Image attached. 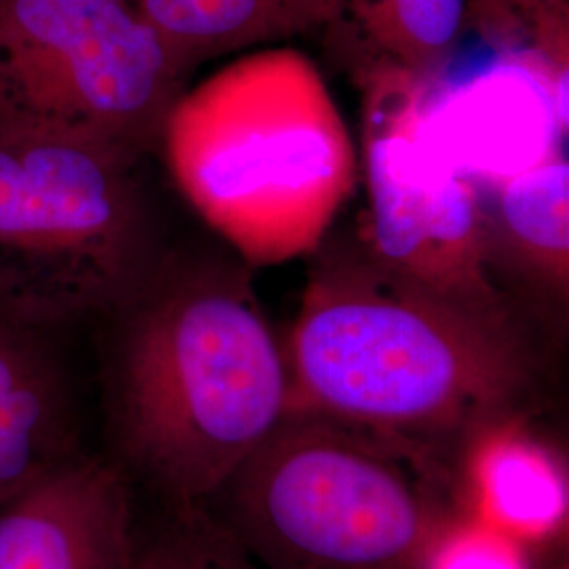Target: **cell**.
I'll use <instances>...</instances> for the list:
<instances>
[{
  "instance_id": "6da1fadb",
  "label": "cell",
  "mask_w": 569,
  "mask_h": 569,
  "mask_svg": "<svg viewBox=\"0 0 569 569\" xmlns=\"http://www.w3.org/2000/svg\"><path fill=\"white\" fill-rule=\"evenodd\" d=\"M283 352L289 409L428 451L515 418L531 382L507 308L416 283L363 244L312 268Z\"/></svg>"
},
{
  "instance_id": "7a4b0ae2",
  "label": "cell",
  "mask_w": 569,
  "mask_h": 569,
  "mask_svg": "<svg viewBox=\"0 0 569 569\" xmlns=\"http://www.w3.org/2000/svg\"><path fill=\"white\" fill-rule=\"evenodd\" d=\"M114 310L117 443L173 510L201 509L289 413L283 346L244 268L148 272Z\"/></svg>"
},
{
  "instance_id": "3957f363",
  "label": "cell",
  "mask_w": 569,
  "mask_h": 569,
  "mask_svg": "<svg viewBox=\"0 0 569 569\" xmlns=\"http://www.w3.org/2000/svg\"><path fill=\"white\" fill-rule=\"evenodd\" d=\"M159 142L183 199L249 268L317 253L361 180L323 74L283 44L183 89Z\"/></svg>"
},
{
  "instance_id": "277c9868",
  "label": "cell",
  "mask_w": 569,
  "mask_h": 569,
  "mask_svg": "<svg viewBox=\"0 0 569 569\" xmlns=\"http://www.w3.org/2000/svg\"><path fill=\"white\" fill-rule=\"evenodd\" d=\"M201 509L262 569H422L456 517L428 449L306 409Z\"/></svg>"
},
{
  "instance_id": "5b68a950",
  "label": "cell",
  "mask_w": 569,
  "mask_h": 569,
  "mask_svg": "<svg viewBox=\"0 0 569 569\" xmlns=\"http://www.w3.org/2000/svg\"><path fill=\"white\" fill-rule=\"evenodd\" d=\"M136 163L98 143L0 133V312L49 329L114 310L148 274Z\"/></svg>"
},
{
  "instance_id": "8992f818",
  "label": "cell",
  "mask_w": 569,
  "mask_h": 569,
  "mask_svg": "<svg viewBox=\"0 0 569 569\" xmlns=\"http://www.w3.org/2000/svg\"><path fill=\"white\" fill-rule=\"evenodd\" d=\"M186 79L133 0H0V133L140 159Z\"/></svg>"
},
{
  "instance_id": "52a82bcc",
  "label": "cell",
  "mask_w": 569,
  "mask_h": 569,
  "mask_svg": "<svg viewBox=\"0 0 569 569\" xmlns=\"http://www.w3.org/2000/svg\"><path fill=\"white\" fill-rule=\"evenodd\" d=\"M363 77V247L380 264L439 293L507 308L489 277L488 216L477 182L425 136L427 77L376 58Z\"/></svg>"
},
{
  "instance_id": "ba28073f",
  "label": "cell",
  "mask_w": 569,
  "mask_h": 569,
  "mask_svg": "<svg viewBox=\"0 0 569 569\" xmlns=\"http://www.w3.org/2000/svg\"><path fill=\"white\" fill-rule=\"evenodd\" d=\"M422 129L468 178L500 183L559 154L568 133V63L536 49L491 66L481 77L425 100Z\"/></svg>"
},
{
  "instance_id": "9c48e42d",
  "label": "cell",
  "mask_w": 569,
  "mask_h": 569,
  "mask_svg": "<svg viewBox=\"0 0 569 569\" xmlns=\"http://www.w3.org/2000/svg\"><path fill=\"white\" fill-rule=\"evenodd\" d=\"M133 545L121 472L81 451L0 505V569H129Z\"/></svg>"
},
{
  "instance_id": "30bf717a",
  "label": "cell",
  "mask_w": 569,
  "mask_h": 569,
  "mask_svg": "<svg viewBox=\"0 0 569 569\" xmlns=\"http://www.w3.org/2000/svg\"><path fill=\"white\" fill-rule=\"evenodd\" d=\"M72 453L68 387L42 329L0 312V505Z\"/></svg>"
},
{
  "instance_id": "8fae6325",
  "label": "cell",
  "mask_w": 569,
  "mask_h": 569,
  "mask_svg": "<svg viewBox=\"0 0 569 569\" xmlns=\"http://www.w3.org/2000/svg\"><path fill=\"white\" fill-rule=\"evenodd\" d=\"M515 418L468 439L472 515L521 542L547 540L568 521L566 468Z\"/></svg>"
},
{
  "instance_id": "7c38bea8",
  "label": "cell",
  "mask_w": 569,
  "mask_h": 569,
  "mask_svg": "<svg viewBox=\"0 0 569 569\" xmlns=\"http://www.w3.org/2000/svg\"><path fill=\"white\" fill-rule=\"evenodd\" d=\"M190 74L199 63L268 47L336 18L333 0H133Z\"/></svg>"
},
{
  "instance_id": "4fadbf2b",
  "label": "cell",
  "mask_w": 569,
  "mask_h": 569,
  "mask_svg": "<svg viewBox=\"0 0 569 569\" xmlns=\"http://www.w3.org/2000/svg\"><path fill=\"white\" fill-rule=\"evenodd\" d=\"M331 26H348L367 58L430 77L453 56L470 20V0H333Z\"/></svg>"
},
{
  "instance_id": "5bb4252c",
  "label": "cell",
  "mask_w": 569,
  "mask_h": 569,
  "mask_svg": "<svg viewBox=\"0 0 569 569\" xmlns=\"http://www.w3.org/2000/svg\"><path fill=\"white\" fill-rule=\"evenodd\" d=\"M498 220L529 270L557 291L569 281V163L559 152L496 183Z\"/></svg>"
},
{
  "instance_id": "9a60e30c",
  "label": "cell",
  "mask_w": 569,
  "mask_h": 569,
  "mask_svg": "<svg viewBox=\"0 0 569 569\" xmlns=\"http://www.w3.org/2000/svg\"><path fill=\"white\" fill-rule=\"evenodd\" d=\"M173 512L157 538L133 545L129 569H262L207 510Z\"/></svg>"
},
{
  "instance_id": "2e32d148",
  "label": "cell",
  "mask_w": 569,
  "mask_h": 569,
  "mask_svg": "<svg viewBox=\"0 0 569 569\" xmlns=\"http://www.w3.org/2000/svg\"><path fill=\"white\" fill-rule=\"evenodd\" d=\"M422 569H529V561L521 540L470 512L437 536Z\"/></svg>"
},
{
  "instance_id": "e0dca14e",
  "label": "cell",
  "mask_w": 569,
  "mask_h": 569,
  "mask_svg": "<svg viewBox=\"0 0 569 569\" xmlns=\"http://www.w3.org/2000/svg\"><path fill=\"white\" fill-rule=\"evenodd\" d=\"M481 9L486 23L496 30H507L512 23L526 26L531 32V13L528 0H470V16L475 9Z\"/></svg>"
},
{
  "instance_id": "ac0fdd59",
  "label": "cell",
  "mask_w": 569,
  "mask_h": 569,
  "mask_svg": "<svg viewBox=\"0 0 569 569\" xmlns=\"http://www.w3.org/2000/svg\"><path fill=\"white\" fill-rule=\"evenodd\" d=\"M528 7L531 13V32L538 21L568 13V0H528Z\"/></svg>"
}]
</instances>
